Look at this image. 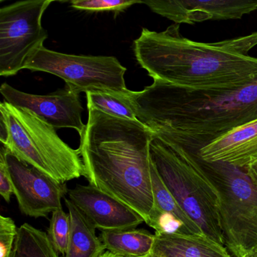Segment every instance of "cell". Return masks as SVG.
Wrapping results in <instances>:
<instances>
[{
    "label": "cell",
    "mask_w": 257,
    "mask_h": 257,
    "mask_svg": "<svg viewBox=\"0 0 257 257\" xmlns=\"http://www.w3.org/2000/svg\"><path fill=\"white\" fill-rule=\"evenodd\" d=\"M69 199L100 230L137 228L144 222L134 210L94 186L77 184Z\"/></svg>",
    "instance_id": "12"
},
{
    "label": "cell",
    "mask_w": 257,
    "mask_h": 257,
    "mask_svg": "<svg viewBox=\"0 0 257 257\" xmlns=\"http://www.w3.org/2000/svg\"><path fill=\"white\" fill-rule=\"evenodd\" d=\"M151 179H152V192L154 197V208L155 211L172 214L181 220L194 234H204L199 226L184 212L180 206L173 195L169 191L162 180L160 178L151 160Z\"/></svg>",
    "instance_id": "19"
},
{
    "label": "cell",
    "mask_w": 257,
    "mask_h": 257,
    "mask_svg": "<svg viewBox=\"0 0 257 257\" xmlns=\"http://www.w3.org/2000/svg\"><path fill=\"white\" fill-rule=\"evenodd\" d=\"M150 158L184 212L208 238L224 246L220 201L214 189L170 147L152 136Z\"/></svg>",
    "instance_id": "6"
},
{
    "label": "cell",
    "mask_w": 257,
    "mask_h": 257,
    "mask_svg": "<svg viewBox=\"0 0 257 257\" xmlns=\"http://www.w3.org/2000/svg\"><path fill=\"white\" fill-rule=\"evenodd\" d=\"M48 235L57 253L64 257L70 235V217L63 208L51 214Z\"/></svg>",
    "instance_id": "20"
},
{
    "label": "cell",
    "mask_w": 257,
    "mask_h": 257,
    "mask_svg": "<svg viewBox=\"0 0 257 257\" xmlns=\"http://www.w3.org/2000/svg\"><path fill=\"white\" fill-rule=\"evenodd\" d=\"M199 152L207 161L247 168L257 160V119L228 132Z\"/></svg>",
    "instance_id": "13"
},
{
    "label": "cell",
    "mask_w": 257,
    "mask_h": 257,
    "mask_svg": "<svg viewBox=\"0 0 257 257\" xmlns=\"http://www.w3.org/2000/svg\"><path fill=\"white\" fill-rule=\"evenodd\" d=\"M70 217V235L64 257H101L107 251L96 226L69 199H64Z\"/></svg>",
    "instance_id": "15"
},
{
    "label": "cell",
    "mask_w": 257,
    "mask_h": 257,
    "mask_svg": "<svg viewBox=\"0 0 257 257\" xmlns=\"http://www.w3.org/2000/svg\"><path fill=\"white\" fill-rule=\"evenodd\" d=\"M141 4L178 24L241 19L257 9V0H142Z\"/></svg>",
    "instance_id": "11"
},
{
    "label": "cell",
    "mask_w": 257,
    "mask_h": 257,
    "mask_svg": "<svg viewBox=\"0 0 257 257\" xmlns=\"http://www.w3.org/2000/svg\"><path fill=\"white\" fill-rule=\"evenodd\" d=\"M5 159L22 214L46 218L48 214L63 208L61 199L69 192L66 184L57 182L33 166L29 167L6 148Z\"/></svg>",
    "instance_id": "9"
},
{
    "label": "cell",
    "mask_w": 257,
    "mask_h": 257,
    "mask_svg": "<svg viewBox=\"0 0 257 257\" xmlns=\"http://www.w3.org/2000/svg\"><path fill=\"white\" fill-rule=\"evenodd\" d=\"M243 41L244 43L252 49L257 45V32L256 33H252V34L248 35V36H242Z\"/></svg>",
    "instance_id": "26"
},
{
    "label": "cell",
    "mask_w": 257,
    "mask_h": 257,
    "mask_svg": "<svg viewBox=\"0 0 257 257\" xmlns=\"http://www.w3.org/2000/svg\"><path fill=\"white\" fill-rule=\"evenodd\" d=\"M54 0H21L0 9V75L24 69L29 57L44 45L48 34L42 16Z\"/></svg>",
    "instance_id": "8"
},
{
    "label": "cell",
    "mask_w": 257,
    "mask_h": 257,
    "mask_svg": "<svg viewBox=\"0 0 257 257\" xmlns=\"http://www.w3.org/2000/svg\"><path fill=\"white\" fill-rule=\"evenodd\" d=\"M0 111L9 128V137L3 145L17 158L60 184L85 178L79 150L65 143L55 128L29 110L6 101L0 104Z\"/></svg>",
    "instance_id": "5"
},
{
    "label": "cell",
    "mask_w": 257,
    "mask_h": 257,
    "mask_svg": "<svg viewBox=\"0 0 257 257\" xmlns=\"http://www.w3.org/2000/svg\"><path fill=\"white\" fill-rule=\"evenodd\" d=\"M4 1H6V0H0V2H1V3H3V2H4Z\"/></svg>",
    "instance_id": "30"
},
{
    "label": "cell",
    "mask_w": 257,
    "mask_h": 257,
    "mask_svg": "<svg viewBox=\"0 0 257 257\" xmlns=\"http://www.w3.org/2000/svg\"><path fill=\"white\" fill-rule=\"evenodd\" d=\"M101 257H120L119 256H116V255L113 254V253H110L109 251H106L105 253L103 254V256Z\"/></svg>",
    "instance_id": "28"
},
{
    "label": "cell",
    "mask_w": 257,
    "mask_h": 257,
    "mask_svg": "<svg viewBox=\"0 0 257 257\" xmlns=\"http://www.w3.org/2000/svg\"><path fill=\"white\" fill-rule=\"evenodd\" d=\"M54 2H59V3H67L70 2L71 0H54Z\"/></svg>",
    "instance_id": "29"
},
{
    "label": "cell",
    "mask_w": 257,
    "mask_h": 257,
    "mask_svg": "<svg viewBox=\"0 0 257 257\" xmlns=\"http://www.w3.org/2000/svg\"><path fill=\"white\" fill-rule=\"evenodd\" d=\"M88 110L78 148L86 179L134 210L147 223L154 208L152 132L139 120Z\"/></svg>",
    "instance_id": "2"
},
{
    "label": "cell",
    "mask_w": 257,
    "mask_h": 257,
    "mask_svg": "<svg viewBox=\"0 0 257 257\" xmlns=\"http://www.w3.org/2000/svg\"><path fill=\"white\" fill-rule=\"evenodd\" d=\"M101 241L107 251L120 257H146L155 242V234L143 229L102 230Z\"/></svg>",
    "instance_id": "16"
},
{
    "label": "cell",
    "mask_w": 257,
    "mask_h": 257,
    "mask_svg": "<svg viewBox=\"0 0 257 257\" xmlns=\"http://www.w3.org/2000/svg\"><path fill=\"white\" fill-rule=\"evenodd\" d=\"M155 235L153 247L146 257H232L225 246L205 234Z\"/></svg>",
    "instance_id": "14"
},
{
    "label": "cell",
    "mask_w": 257,
    "mask_h": 257,
    "mask_svg": "<svg viewBox=\"0 0 257 257\" xmlns=\"http://www.w3.org/2000/svg\"><path fill=\"white\" fill-rule=\"evenodd\" d=\"M162 142L182 156L217 193L224 246L232 256L243 257L256 247L257 186L245 168L207 161L196 147Z\"/></svg>",
    "instance_id": "4"
},
{
    "label": "cell",
    "mask_w": 257,
    "mask_h": 257,
    "mask_svg": "<svg viewBox=\"0 0 257 257\" xmlns=\"http://www.w3.org/2000/svg\"><path fill=\"white\" fill-rule=\"evenodd\" d=\"M142 0H71V6L78 10L90 12H119L135 4H141Z\"/></svg>",
    "instance_id": "21"
},
{
    "label": "cell",
    "mask_w": 257,
    "mask_h": 257,
    "mask_svg": "<svg viewBox=\"0 0 257 257\" xmlns=\"http://www.w3.org/2000/svg\"><path fill=\"white\" fill-rule=\"evenodd\" d=\"M128 90H89L85 93L88 109L98 110L119 118L138 120L128 97Z\"/></svg>",
    "instance_id": "18"
},
{
    "label": "cell",
    "mask_w": 257,
    "mask_h": 257,
    "mask_svg": "<svg viewBox=\"0 0 257 257\" xmlns=\"http://www.w3.org/2000/svg\"><path fill=\"white\" fill-rule=\"evenodd\" d=\"M137 120L162 141L202 149L257 119V78L230 88L191 89L154 80L128 90Z\"/></svg>",
    "instance_id": "1"
},
{
    "label": "cell",
    "mask_w": 257,
    "mask_h": 257,
    "mask_svg": "<svg viewBox=\"0 0 257 257\" xmlns=\"http://www.w3.org/2000/svg\"><path fill=\"white\" fill-rule=\"evenodd\" d=\"M0 93L6 102L17 108L29 110L55 130L72 128L81 135L86 125L81 120L84 111L79 93L65 86L47 95L24 93L3 83Z\"/></svg>",
    "instance_id": "10"
},
{
    "label": "cell",
    "mask_w": 257,
    "mask_h": 257,
    "mask_svg": "<svg viewBox=\"0 0 257 257\" xmlns=\"http://www.w3.org/2000/svg\"><path fill=\"white\" fill-rule=\"evenodd\" d=\"M137 63L153 80L191 89L230 88L257 78V58L235 39L215 43L184 37L180 24L162 32L143 28L134 42Z\"/></svg>",
    "instance_id": "3"
},
{
    "label": "cell",
    "mask_w": 257,
    "mask_h": 257,
    "mask_svg": "<svg viewBox=\"0 0 257 257\" xmlns=\"http://www.w3.org/2000/svg\"><path fill=\"white\" fill-rule=\"evenodd\" d=\"M5 151L6 147L3 145L0 151V194L6 202H9L14 194V188L5 159Z\"/></svg>",
    "instance_id": "23"
},
{
    "label": "cell",
    "mask_w": 257,
    "mask_h": 257,
    "mask_svg": "<svg viewBox=\"0 0 257 257\" xmlns=\"http://www.w3.org/2000/svg\"><path fill=\"white\" fill-rule=\"evenodd\" d=\"M24 69L59 77L79 93L94 90H128L125 81L126 67L111 56L63 54L42 45L29 57Z\"/></svg>",
    "instance_id": "7"
},
{
    "label": "cell",
    "mask_w": 257,
    "mask_h": 257,
    "mask_svg": "<svg viewBox=\"0 0 257 257\" xmlns=\"http://www.w3.org/2000/svg\"><path fill=\"white\" fill-rule=\"evenodd\" d=\"M243 257H257V247L247 252Z\"/></svg>",
    "instance_id": "27"
},
{
    "label": "cell",
    "mask_w": 257,
    "mask_h": 257,
    "mask_svg": "<svg viewBox=\"0 0 257 257\" xmlns=\"http://www.w3.org/2000/svg\"><path fill=\"white\" fill-rule=\"evenodd\" d=\"M9 137L7 120L3 111H0V141L4 145Z\"/></svg>",
    "instance_id": "24"
},
{
    "label": "cell",
    "mask_w": 257,
    "mask_h": 257,
    "mask_svg": "<svg viewBox=\"0 0 257 257\" xmlns=\"http://www.w3.org/2000/svg\"><path fill=\"white\" fill-rule=\"evenodd\" d=\"M18 229L11 217L0 216V257H11Z\"/></svg>",
    "instance_id": "22"
},
{
    "label": "cell",
    "mask_w": 257,
    "mask_h": 257,
    "mask_svg": "<svg viewBox=\"0 0 257 257\" xmlns=\"http://www.w3.org/2000/svg\"><path fill=\"white\" fill-rule=\"evenodd\" d=\"M47 233L29 223L18 228L11 257H60Z\"/></svg>",
    "instance_id": "17"
},
{
    "label": "cell",
    "mask_w": 257,
    "mask_h": 257,
    "mask_svg": "<svg viewBox=\"0 0 257 257\" xmlns=\"http://www.w3.org/2000/svg\"><path fill=\"white\" fill-rule=\"evenodd\" d=\"M245 171L252 182L257 186V160L252 162L247 168H245Z\"/></svg>",
    "instance_id": "25"
}]
</instances>
